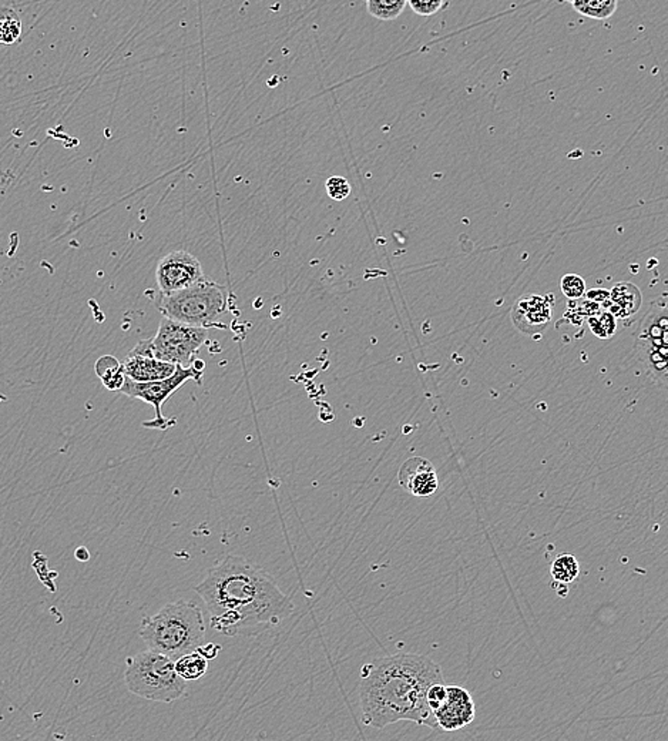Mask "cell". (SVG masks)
Masks as SVG:
<instances>
[{
  "mask_svg": "<svg viewBox=\"0 0 668 741\" xmlns=\"http://www.w3.org/2000/svg\"><path fill=\"white\" fill-rule=\"evenodd\" d=\"M210 612V626L225 636L254 627L277 626L292 612V602L274 577L241 556H227L196 586Z\"/></svg>",
  "mask_w": 668,
  "mask_h": 741,
  "instance_id": "6da1fadb",
  "label": "cell"
},
{
  "mask_svg": "<svg viewBox=\"0 0 668 741\" xmlns=\"http://www.w3.org/2000/svg\"><path fill=\"white\" fill-rule=\"evenodd\" d=\"M444 681L439 664L425 656L395 655L368 663L359 686L363 723L382 730L409 720L439 730L427 695L432 684Z\"/></svg>",
  "mask_w": 668,
  "mask_h": 741,
  "instance_id": "7a4b0ae2",
  "label": "cell"
},
{
  "mask_svg": "<svg viewBox=\"0 0 668 741\" xmlns=\"http://www.w3.org/2000/svg\"><path fill=\"white\" fill-rule=\"evenodd\" d=\"M139 634L150 650L178 659L203 645L206 639L203 610L190 600L167 603L153 616L142 620Z\"/></svg>",
  "mask_w": 668,
  "mask_h": 741,
  "instance_id": "3957f363",
  "label": "cell"
},
{
  "mask_svg": "<svg viewBox=\"0 0 668 741\" xmlns=\"http://www.w3.org/2000/svg\"><path fill=\"white\" fill-rule=\"evenodd\" d=\"M125 681L133 695L150 702L173 703L187 691L175 660L150 648L126 660Z\"/></svg>",
  "mask_w": 668,
  "mask_h": 741,
  "instance_id": "277c9868",
  "label": "cell"
},
{
  "mask_svg": "<svg viewBox=\"0 0 668 741\" xmlns=\"http://www.w3.org/2000/svg\"><path fill=\"white\" fill-rule=\"evenodd\" d=\"M163 317L194 327L210 328L217 324L227 308V296L221 285L207 278L187 289L164 294L157 301Z\"/></svg>",
  "mask_w": 668,
  "mask_h": 741,
  "instance_id": "5b68a950",
  "label": "cell"
},
{
  "mask_svg": "<svg viewBox=\"0 0 668 741\" xmlns=\"http://www.w3.org/2000/svg\"><path fill=\"white\" fill-rule=\"evenodd\" d=\"M207 338L208 328L183 324L163 317L156 337L137 342L132 351L175 365L190 367L196 361V354L206 344Z\"/></svg>",
  "mask_w": 668,
  "mask_h": 741,
  "instance_id": "8992f818",
  "label": "cell"
},
{
  "mask_svg": "<svg viewBox=\"0 0 668 741\" xmlns=\"http://www.w3.org/2000/svg\"><path fill=\"white\" fill-rule=\"evenodd\" d=\"M203 361H194L190 367H182V365H175V374L160 379V381L151 382H135L130 378L126 377L125 384L121 387V394H125L128 398L140 399L143 403H150L153 406L154 415L153 419L146 420L143 427L150 428V429H159V431H167L168 428L175 424V419L166 418L163 415V405L167 403L175 392L182 388L185 382L196 381L199 384H203Z\"/></svg>",
  "mask_w": 668,
  "mask_h": 741,
  "instance_id": "52a82bcc",
  "label": "cell"
},
{
  "mask_svg": "<svg viewBox=\"0 0 668 741\" xmlns=\"http://www.w3.org/2000/svg\"><path fill=\"white\" fill-rule=\"evenodd\" d=\"M636 353L651 378L667 385L668 315L667 306L653 305L641 321L636 335Z\"/></svg>",
  "mask_w": 668,
  "mask_h": 741,
  "instance_id": "ba28073f",
  "label": "cell"
},
{
  "mask_svg": "<svg viewBox=\"0 0 668 741\" xmlns=\"http://www.w3.org/2000/svg\"><path fill=\"white\" fill-rule=\"evenodd\" d=\"M203 278L201 263L189 251H173L157 264L156 281L161 296L187 289Z\"/></svg>",
  "mask_w": 668,
  "mask_h": 741,
  "instance_id": "9c48e42d",
  "label": "cell"
},
{
  "mask_svg": "<svg viewBox=\"0 0 668 741\" xmlns=\"http://www.w3.org/2000/svg\"><path fill=\"white\" fill-rule=\"evenodd\" d=\"M434 714L439 730L456 731L472 723L477 710L469 691L452 684L446 686V697Z\"/></svg>",
  "mask_w": 668,
  "mask_h": 741,
  "instance_id": "30bf717a",
  "label": "cell"
},
{
  "mask_svg": "<svg viewBox=\"0 0 668 741\" xmlns=\"http://www.w3.org/2000/svg\"><path fill=\"white\" fill-rule=\"evenodd\" d=\"M399 484L413 496L434 495L439 486L434 463L422 456H412L399 469Z\"/></svg>",
  "mask_w": 668,
  "mask_h": 741,
  "instance_id": "8fae6325",
  "label": "cell"
},
{
  "mask_svg": "<svg viewBox=\"0 0 668 741\" xmlns=\"http://www.w3.org/2000/svg\"><path fill=\"white\" fill-rule=\"evenodd\" d=\"M550 304L541 296L525 297L513 306V322L525 334L543 331L550 322Z\"/></svg>",
  "mask_w": 668,
  "mask_h": 741,
  "instance_id": "7c38bea8",
  "label": "cell"
},
{
  "mask_svg": "<svg viewBox=\"0 0 668 741\" xmlns=\"http://www.w3.org/2000/svg\"><path fill=\"white\" fill-rule=\"evenodd\" d=\"M126 377L135 382H151L166 379L175 374V363L157 360L154 356L142 355L133 351L121 362Z\"/></svg>",
  "mask_w": 668,
  "mask_h": 741,
  "instance_id": "4fadbf2b",
  "label": "cell"
},
{
  "mask_svg": "<svg viewBox=\"0 0 668 741\" xmlns=\"http://www.w3.org/2000/svg\"><path fill=\"white\" fill-rule=\"evenodd\" d=\"M608 298L612 299L613 306H615L612 311L617 317H629L639 310L641 304L640 291L630 282H620L615 285Z\"/></svg>",
  "mask_w": 668,
  "mask_h": 741,
  "instance_id": "5bb4252c",
  "label": "cell"
},
{
  "mask_svg": "<svg viewBox=\"0 0 668 741\" xmlns=\"http://www.w3.org/2000/svg\"><path fill=\"white\" fill-rule=\"evenodd\" d=\"M96 374L109 391H120L126 381L123 365L113 355H104L97 361Z\"/></svg>",
  "mask_w": 668,
  "mask_h": 741,
  "instance_id": "9a60e30c",
  "label": "cell"
},
{
  "mask_svg": "<svg viewBox=\"0 0 668 741\" xmlns=\"http://www.w3.org/2000/svg\"><path fill=\"white\" fill-rule=\"evenodd\" d=\"M175 667L178 676L183 677L185 681L199 680L201 677L206 676L207 670H208V660L203 655H200L197 650H194V652L185 653V655L175 659Z\"/></svg>",
  "mask_w": 668,
  "mask_h": 741,
  "instance_id": "2e32d148",
  "label": "cell"
},
{
  "mask_svg": "<svg viewBox=\"0 0 668 741\" xmlns=\"http://www.w3.org/2000/svg\"><path fill=\"white\" fill-rule=\"evenodd\" d=\"M577 13L594 20H607L617 11L619 0H573Z\"/></svg>",
  "mask_w": 668,
  "mask_h": 741,
  "instance_id": "e0dca14e",
  "label": "cell"
},
{
  "mask_svg": "<svg viewBox=\"0 0 668 741\" xmlns=\"http://www.w3.org/2000/svg\"><path fill=\"white\" fill-rule=\"evenodd\" d=\"M21 23L18 13L11 7L0 6V43L13 45L20 39Z\"/></svg>",
  "mask_w": 668,
  "mask_h": 741,
  "instance_id": "ac0fdd59",
  "label": "cell"
},
{
  "mask_svg": "<svg viewBox=\"0 0 668 741\" xmlns=\"http://www.w3.org/2000/svg\"><path fill=\"white\" fill-rule=\"evenodd\" d=\"M408 0H366L368 13L378 20H395L401 16Z\"/></svg>",
  "mask_w": 668,
  "mask_h": 741,
  "instance_id": "d6986e66",
  "label": "cell"
},
{
  "mask_svg": "<svg viewBox=\"0 0 668 741\" xmlns=\"http://www.w3.org/2000/svg\"><path fill=\"white\" fill-rule=\"evenodd\" d=\"M553 581L572 583L580 574V565L573 555H560L553 560L550 567Z\"/></svg>",
  "mask_w": 668,
  "mask_h": 741,
  "instance_id": "ffe728a7",
  "label": "cell"
},
{
  "mask_svg": "<svg viewBox=\"0 0 668 741\" xmlns=\"http://www.w3.org/2000/svg\"><path fill=\"white\" fill-rule=\"evenodd\" d=\"M560 287H562L563 294L573 299L583 297L584 291H586V282H584L583 278L576 274L565 275L562 278V282H560Z\"/></svg>",
  "mask_w": 668,
  "mask_h": 741,
  "instance_id": "44dd1931",
  "label": "cell"
},
{
  "mask_svg": "<svg viewBox=\"0 0 668 741\" xmlns=\"http://www.w3.org/2000/svg\"><path fill=\"white\" fill-rule=\"evenodd\" d=\"M325 189H327L328 196L335 201H342L351 194V184H349L348 180L339 177V175L328 178Z\"/></svg>",
  "mask_w": 668,
  "mask_h": 741,
  "instance_id": "7402d4cb",
  "label": "cell"
},
{
  "mask_svg": "<svg viewBox=\"0 0 668 741\" xmlns=\"http://www.w3.org/2000/svg\"><path fill=\"white\" fill-rule=\"evenodd\" d=\"M591 327L594 334L598 335V337L608 338L615 331V315L610 313H605L601 314L600 320L591 318Z\"/></svg>",
  "mask_w": 668,
  "mask_h": 741,
  "instance_id": "603a6c76",
  "label": "cell"
},
{
  "mask_svg": "<svg viewBox=\"0 0 668 741\" xmlns=\"http://www.w3.org/2000/svg\"><path fill=\"white\" fill-rule=\"evenodd\" d=\"M409 6L420 16H432L444 7V0H408Z\"/></svg>",
  "mask_w": 668,
  "mask_h": 741,
  "instance_id": "cb8c5ba5",
  "label": "cell"
},
{
  "mask_svg": "<svg viewBox=\"0 0 668 741\" xmlns=\"http://www.w3.org/2000/svg\"><path fill=\"white\" fill-rule=\"evenodd\" d=\"M196 650L200 653V655H203L204 657L210 662V660L217 657L218 653H220L221 650V646L214 645V643H203V645H200Z\"/></svg>",
  "mask_w": 668,
  "mask_h": 741,
  "instance_id": "d4e9b609",
  "label": "cell"
},
{
  "mask_svg": "<svg viewBox=\"0 0 668 741\" xmlns=\"http://www.w3.org/2000/svg\"><path fill=\"white\" fill-rule=\"evenodd\" d=\"M76 558H77V559L80 560V562H86V560H89V550H87V549L86 548H83V546L82 548H78L77 550H76Z\"/></svg>",
  "mask_w": 668,
  "mask_h": 741,
  "instance_id": "484cf974",
  "label": "cell"
},
{
  "mask_svg": "<svg viewBox=\"0 0 668 741\" xmlns=\"http://www.w3.org/2000/svg\"><path fill=\"white\" fill-rule=\"evenodd\" d=\"M565 2H569V4H572L573 0H565Z\"/></svg>",
  "mask_w": 668,
  "mask_h": 741,
  "instance_id": "4316f807",
  "label": "cell"
}]
</instances>
